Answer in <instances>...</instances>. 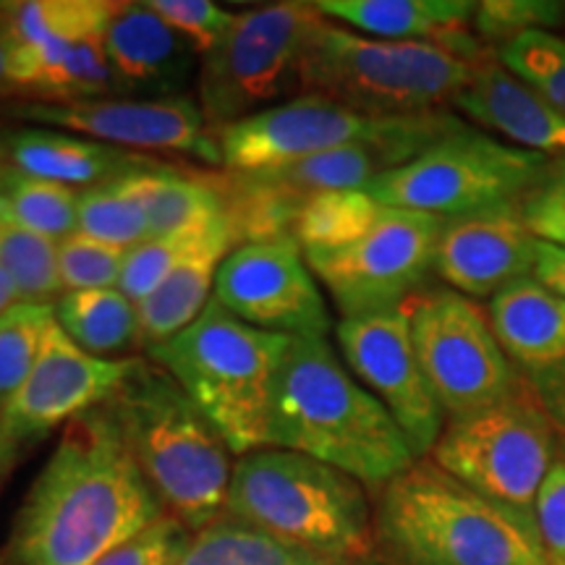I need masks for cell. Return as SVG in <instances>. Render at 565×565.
<instances>
[{
	"label": "cell",
	"instance_id": "cell-1",
	"mask_svg": "<svg viewBox=\"0 0 565 565\" xmlns=\"http://www.w3.org/2000/svg\"><path fill=\"white\" fill-rule=\"evenodd\" d=\"M166 513L100 404L63 427L13 521L9 565H92Z\"/></svg>",
	"mask_w": 565,
	"mask_h": 565
},
{
	"label": "cell",
	"instance_id": "cell-2",
	"mask_svg": "<svg viewBox=\"0 0 565 565\" xmlns=\"http://www.w3.org/2000/svg\"><path fill=\"white\" fill-rule=\"evenodd\" d=\"M265 448L335 466L383 490L416 463L391 412L353 377L328 338H288L275 372Z\"/></svg>",
	"mask_w": 565,
	"mask_h": 565
},
{
	"label": "cell",
	"instance_id": "cell-3",
	"mask_svg": "<svg viewBox=\"0 0 565 565\" xmlns=\"http://www.w3.org/2000/svg\"><path fill=\"white\" fill-rule=\"evenodd\" d=\"M374 536L391 565H547L534 515L422 458L380 490Z\"/></svg>",
	"mask_w": 565,
	"mask_h": 565
},
{
	"label": "cell",
	"instance_id": "cell-4",
	"mask_svg": "<svg viewBox=\"0 0 565 565\" xmlns=\"http://www.w3.org/2000/svg\"><path fill=\"white\" fill-rule=\"evenodd\" d=\"M105 406L168 513L194 534L221 519L233 454L171 374L150 359H137Z\"/></svg>",
	"mask_w": 565,
	"mask_h": 565
},
{
	"label": "cell",
	"instance_id": "cell-5",
	"mask_svg": "<svg viewBox=\"0 0 565 565\" xmlns=\"http://www.w3.org/2000/svg\"><path fill=\"white\" fill-rule=\"evenodd\" d=\"M225 515L338 565L374 557V508L366 487L335 466L282 448L233 461Z\"/></svg>",
	"mask_w": 565,
	"mask_h": 565
},
{
	"label": "cell",
	"instance_id": "cell-6",
	"mask_svg": "<svg viewBox=\"0 0 565 565\" xmlns=\"http://www.w3.org/2000/svg\"><path fill=\"white\" fill-rule=\"evenodd\" d=\"M475 63L440 42L374 40L320 19L301 58V95H320L366 116L443 110L471 79Z\"/></svg>",
	"mask_w": 565,
	"mask_h": 565
},
{
	"label": "cell",
	"instance_id": "cell-7",
	"mask_svg": "<svg viewBox=\"0 0 565 565\" xmlns=\"http://www.w3.org/2000/svg\"><path fill=\"white\" fill-rule=\"evenodd\" d=\"M286 345L288 335L252 328L212 299L186 330L147 351V359L207 414L231 454L244 456L267 445L273 383Z\"/></svg>",
	"mask_w": 565,
	"mask_h": 565
},
{
	"label": "cell",
	"instance_id": "cell-8",
	"mask_svg": "<svg viewBox=\"0 0 565 565\" xmlns=\"http://www.w3.org/2000/svg\"><path fill=\"white\" fill-rule=\"evenodd\" d=\"M550 158L461 126L412 162L387 171L364 189L385 207L456 221L482 212L521 207L550 171Z\"/></svg>",
	"mask_w": 565,
	"mask_h": 565
},
{
	"label": "cell",
	"instance_id": "cell-9",
	"mask_svg": "<svg viewBox=\"0 0 565 565\" xmlns=\"http://www.w3.org/2000/svg\"><path fill=\"white\" fill-rule=\"evenodd\" d=\"M322 13L315 3H275L236 13L221 45L202 55L196 103L210 131L301 95V58Z\"/></svg>",
	"mask_w": 565,
	"mask_h": 565
},
{
	"label": "cell",
	"instance_id": "cell-10",
	"mask_svg": "<svg viewBox=\"0 0 565 565\" xmlns=\"http://www.w3.org/2000/svg\"><path fill=\"white\" fill-rule=\"evenodd\" d=\"M561 443L545 406L524 380L500 404L445 422L429 461L494 503L534 515L536 494Z\"/></svg>",
	"mask_w": 565,
	"mask_h": 565
},
{
	"label": "cell",
	"instance_id": "cell-11",
	"mask_svg": "<svg viewBox=\"0 0 565 565\" xmlns=\"http://www.w3.org/2000/svg\"><path fill=\"white\" fill-rule=\"evenodd\" d=\"M406 307L422 372L448 422L500 404L524 383L475 299L427 286Z\"/></svg>",
	"mask_w": 565,
	"mask_h": 565
},
{
	"label": "cell",
	"instance_id": "cell-12",
	"mask_svg": "<svg viewBox=\"0 0 565 565\" xmlns=\"http://www.w3.org/2000/svg\"><path fill=\"white\" fill-rule=\"evenodd\" d=\"M443 225V217L385 207L359 242L335 252H309L303 259L341 317L404 307L435 273Z\"/></svg>",
	"mask_w": 565,
	"mask_h": 565
},
{
	"label": "cell",
	"instance_id": "cell-13",
	"mask_svg": "<svg viewBox=\"0 0 565 565\" xmlns=\"http://www.w3.org/2000/svg\"><path fill=\"white\" fill-rule=\"evenodd\" d=\"M335 341L353 377L383 404L412 445L416 461L433 456L445 414L416 356L408 307L341 317Z\"/></svg>",
	"mask_w": 565,
	"mask_h": 565
},
{
	"label": "cell",
	"instance_id": "cell-14",
	"mask_svg": "<svg viewBox=\"0 0 565 565\" xmlns=\"http://www.w3.org/2000/svg\"><path fill=\"white\" fill-rule=\"evenodd\" d=\"M134 364L137 356H92L53 322L32 372L0 406V466L17 450L105 404Z\"/></svg>",
	"mask_w": 565,
	"mask_h": 565
},
{
	"label": "cell",
	"instance_id": "cell-15",
	"mask_svg": "<svg viewBox=\"0 0 565 565\" xmlns=\"http://www.w3.org/2000/svg\"><path fill=\"white\" fill-rule=\"evenodd\" d=\"M212 299L252 328L288 338H328V301L294 238L236 246Z\"/></svg>",
	"mask_w": 565,
	"mask_h": 565
},
{
	"label": "cell",
	"instance_id": "cell-16",
	"mask_svg": "<svg viewBox=\"0 0 565 565\" xmlns=\"http://www.w3.org/2000/svg\"><path fill=\"white\" fill-rule=\"evenodd\" d=\"M17 116L42 129H55L89 137L103 145L131 152L189 154V158L223 166L221 141L210 131L196 97H162V100H131V97H97L74 103H30L17 108Z\"/></svg>",
	"mask_w": 565,
	"mask_h": 565
},
{
	"label": "cell",
	"instance_id": "cell-17",
	"mask_svg": "<svg viewBox=\"0 0 565 565\" xmlns=\"http://www.w3.org/2000/svg\"><path fill=\"white\" fill-rule=\"evenodd\" d=\"M412 118L366 116L328 97L299 95L257 116L225 126L217 131V141H221L225 171L259 173L353 141L385 139L404 131Z\"/></svg>",
	"mask_w": 565,
	"mask_h": 565
},
{
	"label": "cell",
	"instance_id": "cell-18",
	"mask_svg": "<svg viewBox=\"0 0 565 565\" xmlns=\"http://www.w3.org/2000/svg\"><path fill=\"white\" fill-rule=\"evenodd\" d=\"M536 244L519 207L445 221L435 249V275L443 286L487 299L511 282L534 275Z\"/></svg>",
	"mask_w": 565,
	"mask_h": 565
},
{
	"label": "cell",
	"instance_id": "cell-19",
	"mask_svg": "<svg viewBox=\"0 0 565 565\" xmlns=\"http://www.w3.org/2000/svg\"><path fill=\"white\" fill-rule=\"evenodd\" d=\"M113 95L131 100L183 97L200 74L202 55L147 3H116L108 34Z\"/></svg>",
	"mask_w": 565,
	"mask_h": 565
},
{
	"label": "cell",
	"instance_id": "cell-20",
	"mask_svg": "<svg viewBox=\"0 0 565 565\" xmlns=\"http://www.w3.org/2000/svg\"><path fill=\"white\" fill-rule=\"evenodd\" d=\"M450 105L484 131L513 141V147L545 158L565 154V118L494 53L475 63L471 79Z\"/></svg>",
	"mask_w": 565,
	"mask_h": 565
},
{
	"label": "cell",
	"instance_id": "cell-21",
	"mask_svg": "<svg viewBox=\"0 0 565 565\" xmlns=\"http://www.w3.org/2000/svg\"><path fill=\"white\" fill-rule=\"evenodd\" d=\"M0 160L21 173L63 183L76 192L166 166L150 154L55 129H21L9 134L0 145Z\"/></svg>",
	"mask_w": 565,
	"mask_h": 565
},
{
	"label": "cell",
	"instance_id": "cell-22",
	"mask_svg": "<svg viewBox=\"0 0 565 565\" xmlns=\"http://www.w3.org/2000/svg\"><path fill=\"white\" fill-rule=\"evenodd\" d=\"M492 333L524 380L565 364V296L534 275L505 286L487 301Z\"/></svg>",
	"mask_w": 565,
	"mask_h": 565
},
{
	"label": "cell",
	"instance_id": "cell-23",
	"mask_svg": "<svg viewBox=\"0 0 565 565\" xmlns=\"http://www.w3.org/2000/svg\"><path fill=\"white\" fill-rule=\"evenodd\" d=\"M236 246V236L225 212L212 217L200 244L173 267L158 291L137 307L141 349L150 351L154 345L171 341L204 312L215 294L217 273Z\"/></svg>",
	"mask_w": 565,
	"mask_h": 565
},
{
	"label": "cell",
	"instance_id": "cell-24",
	"mask_svg": "<svg viewBox=\"0 0 565 565\" xmlns=\"http://www.w3.org/2000/svg\"><path fill=\"white\" fill-rule=\"evenodd\" d=\"M324 19L374 40L440 42L469 32L477 3L471 0H320Z\"/></svg>",
	"mask_w": 565,
	"mask_h": 565
},
{
	"label": "cell",
	"instance_id": "cell-25",
	"mask_svg": "<svg viewBox=\"0 0 565 565\" xmlns=\"http://www.w3.org/2000/svg\"><path fill=\"white\" fill-rule=\"evenodd\" d=\"M55 322L82 351L97 359H126L139 345V315L118 288L66 291L55 303Z\"/></svg>",
	"mask_w": 565,
	"mask_h": 565
},
{
	"label": "cell",
	"instance_id": "cell-26",
	"mask_svg": "<svg viewBox=\"0 0 565 565\" xmlns=\"http://www.w3.org/2000/svg\"><path fill=\"white\" fill-rule=\"evenodd\" d=\"M129 183L145 207L150 236H171L223 212V196L212 179H189L179 168L134 173Z\"/></svg>",
	"mask_w": 565,
	"mask_h": 565
},
{
	"label": "cell",
	"instance_id": "cell-27",
	"mask_svg": "<svg viewBox=\"0 0 565 565\" xmlns=\"http://www.w3.org/2000/svg\"><path fill=\"white\" fill-rule=\"evenodd\" d=\"M181 565H338L299 550L263 529L221 515L194 534Z\"/></svg>",
	"mask_w": 565,
	"mask_h": 565
},
{
	"label": "cell",
	"instance_id": "cell-28",
	"mask_svg": "<svg viewBox=\"0 0 565 565\" xmlns=\"http://www.w3.org/2000/svg\"><path fill=\"white\" fill-rule=\"evenodd\" d=\"M383 210L385 204H380L364 189L312 194L296 212L291 238L303 254L343 249L359 242L380 221Z\"/></svg>",
	"mask_w": 565,
	"mask_h": 565
},
{
	"label": "cell",
	"instance_id": "cell-29",
	"mask_svg": "<svg viewBox=\"0 0 565 565\" xmlns=\"http://www.w3.org/2000/svg\"><path fill=\"white\" fill-rule=\"evenodd\" d=\"M76 189L34 179L0 160V221L63 242L76 233Z\"/></svg>",
	"mask_w": 565,
	"mask_h": 565
},
{
	"label": "cell",
	"instance_id": "cell-30",
	"mask_svg": "<svg viewBox=\"0 0 565 565\" xmlns=\"http://www.w3.org/2000/svg\"><path fill=\"white\" fill-rule=\"evenodd\" d=\"M76 231L97 242L131 249L150 238V225L141 202L134 194L129 175L79 189L76 200Z\"/></svg>",
	"mask_w": 565,
	"mask_h": 565
},
{
	"label": "cell",
	"instance_id": "cell-31",
	"mask_svg": "<svg viewBox=\"0 0 565 565\" xmlns=\"http://www.w3.org/2000/svg\"><path fill=\"white\" fill-rule=\"evenodd\" d=\"M0 267L17 282L21 301L55 307L66 288L58 270V242L0 221Z\"/></svg>",
	"mask_w": 565,
	"mask_h": 565
},
{
	"label": "cell",
	"instance_id": "cell-32",
	"mask_svg": "<svg viewBox=\"0 0 565 565\" xmlns=\"http://www.w3.org/2000/svg\"><path fill=\"white\" fill-rule=\"evenodd\" d=\"M53 322L55 307L26 301L0 317V406L32 372Z\"/></svg>",
	"mask_w": 565,
	"mask_h": 565
},
{
	"label": "cell",
	"instance_id": "cell-33",
	"mask_svg": "<svg viewBox=\"0 0 565 565\" xmlns=\"http://www.w3.org/2000/svg\"><path fill=\"white\" fill-rule=\"evenodd\" d=\"M217 217V215H215ZM212 217L202 223L189 225L171 236H150L126 252V263L118 280L121 291L131 303H139L160 288V282L173 273V267L200 244Z\"/></svg>",
	"mask_w": 565,
	"mask_h": 565
},
{
	"label": "cell",
	"instance_id": "cell-34",
	"mask_svg": "<svg viewBox=\"0 0 565 565\" xmlns=\"http://www.w3.org/2000/svg\"><path fill=\"white\" fill-rule=\"evenodd\" d=\"M494 55L565 118V38L555 32H526L498 47Z\"/></svg>",
	"mask_w": 565,
	"mask_h": 565
},
{
	"label": "cell",
	"instance_id": "cell-35",
	"mask_svg": "<svg viewBox=\"0 0 565 565\" xmlns=\"http://www.w3.org/2000/svg\"><path fill=\"white\" fill-rule=\"evenodd\" d=\"M565 21V3L557 0H484L477 3L475 34L494 53L526 32H553Z\"/></svg>",
	"mask_w": 565,
	"mask_h": 565
},
{
	"label": "cell",
	"instance_id": "cell-36",
	"mask_svg": "<svg viewBox=\"0 0 565 565\" xmlns=\"http://www.w3.org/2000/svg\"><path fill=\"white\" fill-rule=\"evenodd\" d=\"M121 246H113L84 233H71L58 242V270L66 291H89V288H118L126 263Z\"/></svg>",
	"mask_w": 565,
	"mask_h": 565
},
{
	"label": "cell",
	"instance_id": "cell-37",
	"mask_svg": "<svg viewBox=\"0 0 565 565\" xmlns=\"http://www.w3.org/2000/svg\"><path fill=\"white\" fill-rule=\"evenodd\" d=\"M192 540V529L166 513L92 565H181Z\"/></svg>",
	"mask_w": 565,
	"mask_h": 565
},
{
	"label": "cell",
	"instance_id": "cell-38",
	"mask_svg": "<svg viewBox=\"0 0 565 565\" xmlns=\"http://www.w3.org/2000/svg\"><path fill=\"white\" fill-rule=\"evenodd\" d=\"M147 6L192 42L200 55L215 51L236 21V13L221 9L210 0H150Z\"/></svg>",
	"mask_w": 565,
	"mask_h": 565
},
{
	"label": "cell",
	"instance_id": "cell-39",
	"mask_svg": "<svg viewBox=\"0 0 565 565\" xmlns=\"http://www.w3.org/2000/svg\"><path fill=\"white\" fill-rule=\"evenodd\" d=\"M521 217L540 242L565 249V154L550 162L540 186L521 202Z\"/></svg>",
	"mask_w": 565,
	"mask_h": 565
},
{
	"label": "cell",
	"instance_id": "cell-40",
	"mask_svg": "<svg viewBox=\"0 0 565 565\" xmlns=\"http://www.w3.org/2000/svg\"><path fill=\"white\" fill-rule=\"evenodd\" d=\"M534 521L540 529L547 565H565V454L561 448L553 469L534 503Z\"/></svg>",
	"mask_w": 565,
	"mask_h": 565
},
{
	"label": "cell",
	"instance_id": "cell-41",
	"mask_svg": "<svg viewBox=\"0 0 565 565\" xmlns=\"http://www.w3.org/2000/svg\"><path fill=\"white\" fill-rule=\"evenodd\" d=\"M529 385L534 387L536 398L542 401L550 422L555 424L561 440H565V364L557 366V370L542 374V377L526 380Z\"/></svg>",
	"mask_w": 565,
	"mask_h": 565
},
{
	"label": "cell",
	"instance_id": "cell-42",
	"mask_svg": "<svg viewBox=\"0 0 565 565\" xmlns=\"http://www.w3.org/2000/svg\"><path fill=\"white\" fill-rule=\"evenodd\" d=\"M534 278L565 296V249L563 246L540 242L536 244Z\"/></svg>",
	"mask_w": 565,
	"mask_h": 565
},
{
	"label": "cell",
	"instance_id": "cell-43",
	"mask_svg": "<svg viewBox=\"0 0 565 565\" xmlns=\"http://www.w3.org/2000/svg\"><path fill=\"white\" fill-rule=\"evenodd\" d=\"M19 301H21V296H19L17 282H13L11 275L0 267V317L9 312L11 307H17Z\"/></svg>",
	"mask_w": 565,
	"mask_h": 565
},
{
	"label": "cell",
	"instance_id": "cell-44",
	"mask_svg": "<svg viewBox=\"0 0 565 565\" xmlns=\"http://www.w3.org/2000/svg\"><path fill=\"white\" fill-rule=\"evenodd\" d=\"M6 76H9V55H6V45L0 40V92H6Z\"/></svg>",
	"mask_w": 565,
	"mask_h": 565
},
{
	"label": "cell",
	"instance_id": "cell-45",
	"mask_svg": "<svg viewBox=\"0 0 565 565\" xmlns=\"http://www.w3.org/2000/svg\"><path fill=\"white\" fill-rule=\"evenodd\" d=\"M353 565H391L383 557H370V561H362V563H353Z\"/></svg>",
	"mask_w": 565,
	"mask_h": 565
},
{
	"label": "cell",
	"instance_id": "cell-46",
	"mask_svg": "<svg viewBox=\"0 0 565 565\" xmlns=\"http://www.w3.org/2000/svg\"><path fill=\"white\" fill-rule=\"evenodd\" d=\"M561 448H563V454H565V440H563V443H561Z\"/></svg>",
	"mask_w": 565,
	"mask_h": 565
}]
</instances>
